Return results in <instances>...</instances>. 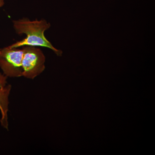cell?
<instances>
[{"instance_id": "obj_1", "label": "cell", "mask_w": 155, "mask_h": 155, "mask_svg": "<svg viewBox=\"0 0 155 155\" xmlns=\"http://www.w3.org/2000/svg\"><path fill=\"white\" fill-rule=\"evenodd\" d=\"M13 23L16 32L19 35L25 34L26 37L9 46V47L17 48L23 46L44 47L52 50L58 56H62L63 51L54 48L45 37V31L51 26L50 23L46 20L42 19L31 21L24 18L14 21Z\"/></svg>"}, {"instance_id": "obj_2", "label": "cell", "mask_w": 155, "mask_h": 155, "mask_svg": "<svg viewBox=\"0 0 155 155\" xmlns=\"http://www.w3.org/2000/svg\"><path fill=\"white\" fill-rule=\"evenodd\" d=\"M22 60V76L33 79L44 71L45 57L41 50L35 46H27L23 48Z\"/></svg>"}, {"instance_id": "obj_3", "label": "cell", "mask_w": 155, "mask_h": 155, "mask_svg": "<svg viewBox=\"0 0 155 155\" xmlns=\"http://www.w3.org/2000/svg\"><path fill=\"white\" fill-rule=\"evenodd\" d=\"M24 51L7 47L0 50V68L7 77L22 76V60Z\"/></svg>"}, {"instance_id": "obj_4", "label": "cell", "mask_w": 155, "mask_h": 155, "mask_svg": "<svg viewBox=\"0 0 155 155\" xmlns=\"http://www.w3.org/2000/svg\"><path fill=\"white\" fill-rule=\"evenodd\" d=\"M8 78L3 73L0 72V123L2 127L8 130L9 97L12 86L8 83Z\"/></svg>"}, {"instance_id": "obj_5", "label": "cell", "mask_w": 155, "mask_h": 155, "mask_svg": "<svg viewBox=\"0 0 155 155\" xmlns=\"http://www.w3.org/2000/svg\"><path fill=\"white\" fill-rule=\"evenodd\" d=\"M4 5V0H0V8L2 7Z\"/></svg>"}]
</instances>
